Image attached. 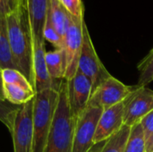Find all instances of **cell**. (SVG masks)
<instances>
[{
    "label": "cell",
    "instance_id": "obj_29",
    "mask_svg": "<svg viewBox=\"0 0 153 152\" xmlns=\"http://www.w3.org/2000/svg\"><path fill=\"white\" fill-rule=\"evenodd\" d=\"M103 145H104V144H101V143L96 144V145H94V147H93L89 152H100L102 147H103Z\"/></svg>",
    "mask_w": 153,
    "mask_h": 152
},
{
    "label": "cell",
    "instance_id": "obj_30",
    "mask_svg": "<svg viewBox=\"0 0 153 152\" xmlns=\"http://www.w3.org/2000/svg\"><path fill=\"white\" fill-rule=\"evenodd\" d=\"M23 1H24V0H23Z\"/></svg>",
    "mask_w": 153,
    "mask_h": 152
},
{
    "label": "cell",
    "instance_id": "obj_1",
    "mask_svg": "<svg viewBox=\"0 0 153 152\" xmlns=\"http://www.w3.org/2000/svg\"><path fill=\"white\" fill-rule=\"evenodd\" d=\"M6 21L9 45L15 68L32 85V39L28 11L23 1L6 15Z\"/></svg>",
    "mask_w": 153,
    "mask_h": 152
},
{
    "label": "cell",
    "instance_id": "obj_4",
    "mask_svg": "<svg viewBox=\"0 0 153 152\" xmlns=\"http://www.w3.org/2000/svg\"><path fill=\"white\" fill-rule=\"evenodd\" d=\"M78 70L91 81L92 92L105 79L111 75L96 52L85 22L83 24V39L78 63Z\"/></svg>",
    "mask_w": 153,
    "mask_h": 152
},
{
    "label": "cell",
    "instance_id": "obj_7",
    "mask_svg": "<svg viewBox=\"0 0 153 152\" xmlns=\"http://www.w3.org/2000/svg\"><path fill=\"white\" fill-rule=\"evenodd\" d=\"M134 86H128L110 75L92 92L89 105L98 107L103 111L123 102L134 90Z\"/></svg>",
    "mask_w": 153,
    "mask_h": 152
},
{
    "label": "cell",
    "instance_id": "obj_3",
    "mask_svg": "<svg viewBox=\"0 0 153 152\" xmlns=\"http://www.w3.org/2000/svg\"><path fill=\"white\" fill-rule=\"evenodd\" d=\"M59 88V87H58ZM58 88L35 93L31 152H44L58 100Z\"/></svg>",
    "mask_w": 153,
    "mask_h": 152
},
{
    "label": "cell",
    "instance_id": "obj_14",
    "mask_svg": "<svg viewBox=\"0 0 153 152\" xmlns=\"http://www.w3.org/2000/svg\"><path fill=\"white\" fill-rule=\"evenodd\" d=\"M48 15L54 28L64 39L70 23V13L58 0H49Z\"/></svg>",
    "mask_w": 153,
    "mask_h": 152
},
{
    "label": "cell",
    "instance_id": "obj_2",
    "mask_svg": "<svg viewBox=\"0 0 153 152\" xmlns=\"http://www.w3.org/2000/svg\"><path fill=\"white\" fill-rule=\"evenodd\" d=\"M75 118L69 99L67 82L64 79L58 88V100L44 152H73Z\"/></svg>",
    "mask_w": 153,
    "mask_h": 152
},
{
    "label": "cell",
    "instance_id": "obj_15",
    "mask_svg": "<svg viewBox=\"0 0 153 152\" xmlns=\"http://www.w3.org/2000/svg\"><path fill=\"white\" fill-rule=\"evenodd\" d=\"M46 65L50 78L56 82V80H64L65 73V56L63 49L56 48L53 51L46 53Z\"/></svg>",
    "mask_w": 153,
    "mask_h": 152
},
{
    "label": "cell",
    "instance_id": "obj_26",
    "mask_svg": "<svg viewBox=\"0 0 153 152\" xmlns=\"http://www.w3.org/2000/svg\"><path fill=\"white\" fill-rule=\"evenodd\" d=\"M21 1L23 0H0V15L6 16L12 13L16 9Z\"/></svg>",
    "mask_w": 153,
    "mask_h": 152
},
{
    "label": "cell",
    "instance_id": "obj_18",
    "mask_svg": "<svg viewBox=\"0 0 153 152\" xmlns=\"http://www.w3.org/2000/svg\"><path fill=\"white\" fill-rule=\"evenodd\" d=\"M131 127L124 125L117 133L104 142L100 152H125Z\"/></svg>",
    "mask_w": 153,
    "mask_h": 152
},
{
    "label": "cell",
    "instance_id": "obj_27",
    "mask_svg": "<svg viewBox=\"0 0 153 152\" xmlns=\"http://www.w3.org/2000/svg\"><path fill=\"white\" fill-rule=\"evenodd\" d=\"M0 98L3 99H5L4 98V81H3V75H2V69L0 68Z\"/></svg>",
    "mask_w": 153,
    "mask_h": 152
},
{
    "label": "cell",
    "instance_id": "obj_19",
    "mask_svg": "<svg viewBox=\"0 0 153 152\" xmlns=\"http://www.w3.org/2000/svg\"><path fill=\"white\" fill-rule=\"evenodd\" d=\"M125 152H146V140L140 123L131 127Z\"/></svg>",
    "mask_w": 153,
    "mask_h": 152
},
{
    "label": "cell",
    "instance_id": "obj_13",
    "mask_svg": "<svg viewBox=\"0 0 153 152\" xmlns=\"http://www.w3.org/2000/svg\"><path fill=\"white\" fill-rule=\"evenodd\" d=\"M24 3L28 11L31 36L44 39L43 30L48 11L49 0H24Z\"/></svg>",
    "mask_w": 153,
    "mask_h": 152
},
{
    "label": "cell",
    "instance_id": "obj_21",
    "mask_svg": "<svg viewBox=\"0 0 153 152\" xmlns=\"http://www.w3.org/2000/svg\"><path fill=\"white\" fill-rule=\"evenodd\" d=\"M21 106H16L6 99L0 98V122L8 129L11 133L13 128L14 120Z\"/></svg>",
    "mask_w": 153,
    "mask_h": 152
},
{
    "label": "cell",
    "instance_id": "obj_10",
    "mask_svg": "<svg viewBox=\"0 0 153 152\" xmlns=\"http://www.w3.org/2000/svg\"><path fill=\"white\" fill-rule=\"evenodd\" d=\"M66 82L71 111L76 120L89 105L92 94V82L79 70L70 81Z\"/></svg>",
    "mask_w": 153,
    "mask_h": 152
},
{
    "label": "cell",
    "instance_id": "obj_8",
    "mask_svg": "<svg viewBox=\"0 0 153 152\" xmlns=\"http://www.w3.org/2000/svg\"><path fill=\"white\" fill-rule=\"evenodd\" d=\"M124 124L129 127L141 123L153 110V90L147 87L134 86L131 94L124 100Z\"/></svg>",
    "mask_w": 153,
    "mask_h": 152
},
{
    "label": "cell",
    "instance_id": "obj_20",
    "mask_svg": "<svg viewBox=\"0 0 153 152\" xmlns=\"http://www.w3.org/2000/svg\"><path fill=\"white\" fill-rule=\"evenodd\" d=\"M137 69L139 71V78L136 86L146 87L153 82V48L138 64Z\"/></svg>",
    "mask_w": 153,
    "mask_h": 152
},
{
    "label": "cell",
    "instance_id": "obj_11",
    "mask_svg": "<svg viewBox=\"0 0 153 152\" xmlns=\"http://www.w3.org/2000/svg\"><path fill=\"white\" fill-rule=\"evenodd\" d=\"M32 39V71H33V89L35 93L50 88H58L59 84L54 82L48 72L46 65L45 40L31 36ZM61 82V81H60Z\"/></svg>",
    "mask_w": 153,
    "mask_h": 152
},
{
    "label": "cell",
    "instance_id": "obj_9",
    "mask_svg": "<svg viewBox=\"0 0 153 152\" xmlns=\"http://www.w3.org/2000/svg\"><path fill=\"white\" fill-rule=\"evenodd\" d=\"M33 99L21 106L16 115L11 133L13 152H31L32 150Z\"/></svg>",
    "mask_w": 153,
    "mask_h": 152
},
{
    "label": "cell",
    "instance_id": "obj_25",
    "mask_svg": "<svg viewBox=\"0 0 153 152\" xmlns=\"http://www.w3.org/2000/svg\"><path fill=\"white\" fill-rule=\"evenodd\" d=\"M140 124L142 125L145 140L147 141L151 136L153 135V110L142 119Z\"/></svg>",
    "mask_w": 153,
    "mask_h": 152
},
{
    "label": "cell",
    "instance_id": "obj_22",
    "mask_svg": "<svg viewBox=\"0 0 153 152\" xmlns=\"http://www.w3.org/2000/svg\"><path fill=\"white\" fill-rule=\"evenodd\" d=\"M2 75H3V81L4 83H8V84H14L18 85L29 91H34V89L30 82L28 81V79L18 70L16 69H3L2 70Z\"/></svg>",
    "mask_w": 153,
    "mask_h": 152
},
{
    "label": "cell",
    "instance_id": "obj_28",
    "mask_svg": "<svg viewBox=\"0 0 153 152\" xmlns=\"http://www.w3.org/2000/svg\"><path fill=\"white\" fill-rule=\"evenodd\" d=\"M146 152H153V135L146 141Z\"/></svg>",
    "mask_w": 153,
    "mask_h": 152
},
{
    "label": "cell",
    "instance_id": "obj_5",
    "mask_svg": "<svg viewBox=\"0 0 153 152\" xmlns=\"http://www.w3.org/2000/svg\"><path fill=\"white\" fill-rule=\"evenodd\" d=\"M83 17L70 14V23L64 38V56L65 64V80L70 81L78 70V63L83 39Z\"/></svg>",
    "mask_w": 153,
    "mask_h": 152
},
{
    "label": "cell",
    "instance_id": "obj_16",
    "mask_svg": "<svg viewBox=\"0 0 153 152\" xmlns=\"http://www.w3.org/2000/svg\"><path fill=\"white\" fill-rule=\"evenodd\" d=\"M0 68L16 69L9 45L6 16L4 15H0Z\"/></svg>",
    "mask_w": 153,
    "mask_h": 152
},
{
    "label": "cell",
    "instance_id": "obj_12",
    "mask_svg": "<svg viewBox=\"0 0 153 152\" xmlns=\"http://www.w3.org/2000/svg\"><path fill=\"white\" fill-rule=\"evenodd\" d=\"M124 101L102 112L93 139L94 145L108 140L124 125Z\"/></svg>",
    "mask_w": 153,
    "mask_h": 152
},
{
    "label": "cell",
    "instance_id": "obj_17",
    "mask_svg": "<svg viewBox=\"0 0 153 152\" xmlns=\"http://www.w3.org/2000/svg\"><path fill=\"white\" fill-rule=\"evenodd\" d=\"M4 91L5 99L16 106L24 105L28 101L31 100L35 96V92L29 91L14 84L4 83Z\"/></svg>",
    "mask_w": 153,
    "mask_h": 152
},
{
    "label": "cell",
    "instance_id": "obj_23",
    "mask_svg": "<svg viewBox=\"0 0 153 152\" xmlns=\"http://www.w3.org/2000/svg\"><path fill=\"white\" fill-rule=\"evenodd\" d=\"M43 36H44V39L48 40L49 43H51L56 48L63 49L64 39L60 37V35L57 33V31L54 28L48 14H47V18H46V22H45Z\"/></svg>",
    "mask_w": 153,
    "mask_h": 152
},
{
    "label": "cell",
    "instance_id": "obj_24",
    "mask_svg": "<svg viewBox=\"0 0 153 152\" xmlns=\"http://www.w3.org/2000/svg\"><path fill=\"white\" fill-rule=\"evenodd\" d=\"M65 9L73 16L83 17V4L82 0H58Z\"/></svg>",
    "mask_w": 153,
    "mask_h": 152
},
{
    "label": "cell",
    "instance_id": "obj_6",
    "mask_svg": "<svg viewBox=\"0 0 153 152\" xmlns=\"http://www.w3.org/2000/svg\"><path fill=\"white\" fill-rule=\"evenodd\" d=\"M103 110L88 105L86 109L76 118L73 152H89L93 147L97 125Z\"/></svg>",
    "mask_w": 153,
    "mask_h": 152
}]
</instances>
